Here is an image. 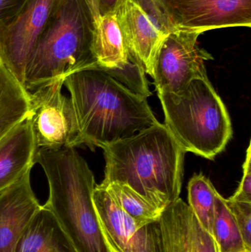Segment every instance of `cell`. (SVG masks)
Here are the masks:
<instances>
[{
  "label": "cell",
  "instance_id": "10",
  "mask_svg": "<svg viewBox=\"0 0 251 252\" xmlns=\"http://www.w3.org/2000/svg\"><path fill=\"white\" fill-rule=\"evenodd\" d=\"M175 29L198 32L251 27V0H161Z\"/></svg>",
  "mask_w": 251,
  "mask_h": 252
},
{
  "label": "cell",
  "instance_id": "15",
  "mask_svg": "<svg viewBox=\"0 0 251 252\" xmlns=\"http://www.w3.org/2000/svg\"><path fill=\"white\" fill-rule=\"evenodd\" d=\"M14 252H78L53 213L41 205L19 238Z\"/></svg>",
  "mask_w": 251,
  "mask_h": 252
},
{
  "label": "cell",
  "instance_id": "18",
  "mask_svg": "<svg viewBox=\"0 0 251 252\" xmlns=\"http://www.w3.org/2000/svg\"><path fill=\"white\" fill-rule=\"evenodd\" d=\"M221 252H237L247 249L225 198L216 194L212 233Z\"/></svg>",
  "mask_w": 251,
  "mask_h": 252
},
{
  "label": "cell",
  "instance_id": "17",
  "mask_svg": "<svg viewBox=\"0 0 251 252\" xmlns=\"http://www.w3.org/2000/svg\"><path fill=\"white\" fill-rule=\"evenodd\" d=\"M101 187L109 192L125 213L139 223L147 224L159 221L160 219L163 211L128 185L113 182Z\"/></svg>",
  "mask_w": 251,
  "mask_h": 252
},
{
  "label": "cell",
  "instance_id": "19",
  "mask_svg": "<svg viewBox=\"0 0 251 252\" xmlns=\"http://www.w3.org/2000/svg\"><path fill=\"white\" fill-rule=\"evenodd\" d=\"M218 191L204 175L195 174L188 184L189 207L200 224L212 233L215 198Z\"/></svg>",
  "mask_w": 251,
  "mask_h": 252
},
{
  "label": "cell",
  "instance_id": "1",
  "mask_svg": "<svg viewBox=\"0 0 251 252\" xmlns=\"http://www.w3.org/2000/svg\"><path fill=\"white\" fill-rule=\"evenodd\" d=\"M101 186L124 184L164 211L180 198L186 152L164 124L144 129L103 148Z\"/></svg>",
  "mask_w": 251,
  "mask_h": 252
},
{
  "label": "cell",
  "instance_id": "5",
  "mask_svg": "<svg viewBox=\"0 0 251 252\" xmlns=\"http://www.w3.org/2000/svg\"><path fill=\"white\" fill-rule=\"evenodd\" d=\"M164 125L181 148L208 159L222 152L232 137L228 110L209 78L193 80L178 94L158 93Z\"/></svg>",
  "mask_w": 251,
  "mask_h": 252
},
{
  "label": "cell",
  "instance_id": "22",
  "mask_svg": "<svg viewBox=\"0 0 251 252\" xmlns=\"http://www.w3.org/2000/svg\"><path fill=\"white\" fill-rule=\"evenodd\" d=\"M28 0H0V25L13 19Z\"/></svg>",
  "mask_w": 251,
  "mask_h": 252
},
{
  "label": "cell",
  "instance_id": "21",
  "mask_svg": "<svg viewBox=\"0 0 251 252\" xmlns=\"http://www.w3.org/2000/svg\"><path fill=\"white\" fill-rule=\"evenodd\" d=\"M243 176L238 189L228 199L240 202L251 203V142L246 152L243 164Z\"/></svg>",
  "mask_w": 251,
  "mask_h": 252
},
{
  "label": "cell",
  "instance_id": "4",
  "mask_svg": "<svg viewBox=\"0 0 251 252\" xmlns=\"http://www.w3.org/2000/svg\"><path fill=\"white\" fill-rule=\"evenodd\" d=\"M94 29L95 19L86 0H55L27 63L24 88L32 92L97 66L93 52Z\"/></svg>",
  "mask_w": 251,
  "mask_h": 252
},
{
  "label": "cell",
  "instance_id": "16",
  "mask_svg": "<svg viewBox=\"0 0 251 252\" xmlns=\"http://www.w3.org/2000/svg\"><path fill=\"white\" fill-rule=\"evenodd\" d=\"M93 52L97 66L105 70L123 69L131 61L116 13L100 16L95 22Z\"/></svg>",
  "mask_w": 251,
  "mask_h": 252
},
{
  "label": "cell",
  "instance_id": "7",
  "mask_svg": "<svg viewBox=\"0 0 251 252\" xmlns=\"http://www.w3.org/2000/svg\"><path fill=\"white\" fill-rule=\"evenodd\" d=\"M200 32L175 30L161 44L152 78L158 93L178 94L197 78H208L205 62L213 57L197 44Z\"/></svg>",
  "mask_w": 251,
  "mask_h": 252
},
{
  "label": "cell",
  "instance_id": "11",
  "mask_svg": "<svg viewBox=\"0 0 251 252\" xmlns=\"http://www.w3.org/2000/svg\"><path fill=\"white\" fill-rule=\"evenodd\" d=\"M159 226L162 252H221L213 235L181 198L162 212Z\"/></svg>",
  "mask_w": 251,
  "mask_h": 252
},
{
  "label": "cell",
  "instance_id": "6",
  "mask_svg": "<svg viewBox=\"0 0 251 252\" xmlns=\"http://www.w3.org/2000/svg\"><path fill=\"white\" fill-rule=\"evenodd\" d=\"M65 79L28 92V115L38 149H59L83 145L70 97L62 93Z\"/></svg>",
  "mask_w": 251,
  "mask_h": 252
},
{
  "label": "cell",
  "instance_id": "9",
  "mask_svg": "<svg viewBox=\"0 0 251 252\" xmlns=\"http://www.w3.org/2000/svg\"><path fill=\"white\" fill-rule=\"evenodd\" d=\"M54 1L28 0L13 19L0 25V60L23 87L27 63Z\"/></svg>",
  "mask_w": 251,
  "mask_h": 252
},
{
  "label": "cell",
  "instance_id": "13",
  "mask_svg": "<svg viewBox=\"0 0 251 252\" xmlns=\"http://www.w3.org/2000/svg\"><path fill=\"white\" fill-rule=\"evenodd\" d=\"M116 14L130 54L151 76L156 53L167 34L134 0H125Z\"/></svg>",
  "mask_w": 251,
  "mask_h": 252
},
{
  "label": "cell",
  "instance_id": "12",
  "mask_svg": "<svg viewBox=\"0 0 251 252\" xmlns=\"http://www.w3.org/2000/svg\"><path fill=\"white\" fill-rule=\"evenodd\" d=\"M31 170L0 191V252H14L24 231L41 208L31 185Z\"/></svg>",
  "mask_w": 251,
  "mask_h": 252
},
{
  "label": "cell",
  "instance_id": "8",
  "mask_svg": "<svg viewBox=\"0 0 251 252\" xmlns=\"http://www.w3.org/2000/svg\"><path fill=\"white\" fill-rule=\"evenodd\" d=\"M93 201L111 252H162L159 220L147 224L139 223L100 185L94 188Z\"/></svg>",
  "mask_w": 251,
  "mask_h": 252
},
{
  "label": "cell",
  "instance_id": "23",
  "mask_svg": "<svg viewBox=\"0 0 251 252\" xmlns=\"http://www.w3.org/2000/svg\"><path fill=\"white\" fill-rule=\"evenodd\" d=\"M125 0H97V8L100 16L116 13V10Z\"/></svg>",
  "mask_w": 251,
  "mask_h": 252
},
{
  "label": "cell",
  "instance_id": "3",
  "mask_svg": "<svg viewBox=\"0 0 251 252\" xmlns=\"http://www.w3.org/2000/svg\"><path fill=\"white\" fill-rule=\"evenodd\" d=\"M35 163L49 185L50 209L78 252H111L93 201L96 184L85 158L74 148L38 149Z\"/></svg>",
  "mask_w": 251,
  "mask_h": 252
},
{
  "label": "cell",
  "instance_id": "24",
  "mask_svg": "<svg viewBox=\"0 0 251 252\" xmlns=\"http://www.w3.org/2000/svg\"><path fill=\"white\" fill-rule=\"evenodd\" d=\"M237 252H251V250H248V249H245V250H241V251H239Z\"/></svg>",
  "mask_w": 251,
  "mask_h": 252
},
{
  "label": "cell",
  "instance_id": "2",
  "mask_svg": "<svg viewBox=\"0 0 251 252\" xmlns=\"http://www.w3.org/2000/svg\"><path fill=\"white\" fill-rule=\"evenodd\" d=\"M83 145L103 148L159 124L147 99L96 66L66 77Z\"/></svg>",
  "mask_w": 251,
  "mask_h": 252
},
{
  "label": "cell",
  "instance_id": "14",
  "mask_svg": "<svg viewBox=\"0 0 251 252\" xmlns=\"http://www.w3.org/2000/svg\"><path fill=\"white\" fill-rule=\"evenodd\" d=\"M37 151L28 118L0 139V191L13 185L32 168Z\"/></svg>",
  "mask_w": 251,
  "mask_h": 252
},
{
  "label": "cell",
  "instance_id": "20",
  "mask_svg": "<svg viewBox=\"0 0 251 252\" xmlns=\"http://www.w3.org/2000/svg\"><path fill=\"white\" fill-rule=\"evenodd\" d=\"M248 250H251V203L225 199Z\"/></svg>",
  "mask_w": 251,
  "mask_h": 252
}]
</instances>
